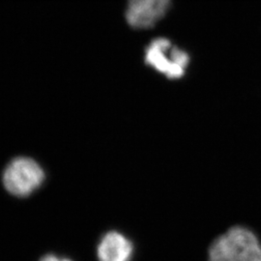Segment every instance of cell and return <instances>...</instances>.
I'll return each instance as SVG.
<instances>
[{"label":"cell","mask_w":261,"mask_h":261,"mask_svg":"<svg viewBox=\"0 0 261 261\" xmlns=\"http://www.w3.org/2000/svg\"><path fill=\"white\" fill-rule=\"evenodd\" d=\"M171 0H128L125 17L135 29L153 28L168 12Z\"/></svg>","instance_id":"obj_4"},{"label":"cell","mask_w":261,"mask_h":261,"mask_svg":"<svg viewBox=\"0 0 261 261\" xmlns=\"http://www.w3.org/2000/svg\"><path fill=\"white\" fill-rule=\"evenodd\" d=\"M133 254V243L118 231L105 234L97 247L99 261H130Z\"/></svg>","instance_id":"obj_5"},{"label":"cell","mask_w":261,"mask_h":261,"mask_svg":"<svg viewBox=\"0 0 261 261\" xmlns=\"http://www.w3.org/2000/svg\"><path fill=\"white\" fill-rule=\"evenodd\" d=\"M208 261H261V244L252 230L233 226L210 246Z\"/></svg>","instance_id":"obj_1"},{"label":"cell","mask_w":261,"mask_h":261,"mask_svg":"<svg viewBox=\"0 0 261 261\" xmlns=\"http://www.w3.org/2000/svg\"><path fill=\"white\" fill-rule=\"evenodd\" d=\"M145 63L169 80L183 77L190 64V56L167 38H157L145 48Z\"/></svg>","instance_id":"obj_3"},{"label":"cell","mask_w":261,"mask_h":261,"mask_svg":"<svg viewBox=\"0 0 261 261\" xmlns=\"http://www.w3.org/2000/svg\"><path fill=\"white\" fill-rule=\"evenodd\" d=\"M46 174L33 159L19 156L13 159L3 171L2 182L12 196L24 198L31 196L43 185Z\"/></svg>","instance_id":"obj_2"},{"label":"cell","mask_w":261,"mask_h":261,"mask_svg":"<svg viewBox=\"0 0 261 261\" xmlns=\"http://www.w3.org/2000/svg\"><path fill=\"white\" fill-rule=\"evenodd\" d=\"M40 261H73L69 258H66V257H61V256H58L56 254H53V253H49V254H46L44 255Z\"/></svg>","instance_id":"obj_6"}]
</instances>
